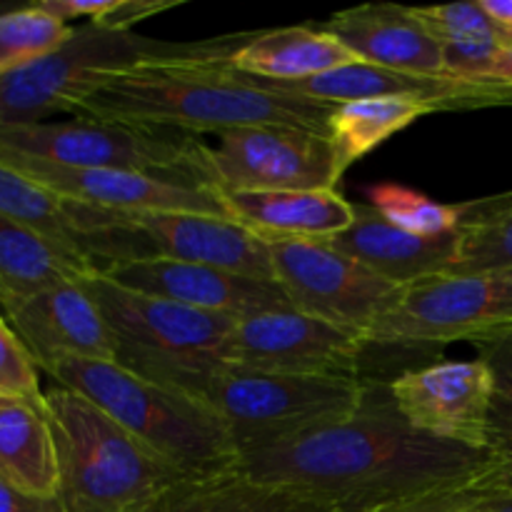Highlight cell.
Returning a JSON list of instances; mask_svg holds the SVG:
<instances>
[{"label":"cell","mask_w":512,"mask_h":512,"mask_svg":"<svg viewBox=\"0 0 512 512\" xmlns=\"http://www.w3.org/2000/svg\"><path fill=\"white\" fill-rule=\"evenodd\" d=\"M460 230L463 228L438 238H420L395 228L370 205H355L353 223L343 233L325 240L390 283L410 288L450 273L458 255Z\"/></svg>","instance_id":"20"},{"label":"cell","mask_w":512,"mask_h":512,"mask_svg":"<svg viewBox=\"0 0 512 512\" xmlns=\"http://www.w3.org/2000/svg\"><path fill=\"white\" fill-rule=\"evenodd\" d=\"M0 478L23 493L58 498V463L45 403L0 395Z\"/></svg>","instance_id":"23"},{"label":"cell","mask_w":512,"mask_h":512,"mask_svg":"<svg viewBox=\"0 0 512 512\" xmlns=\"http://www.w3.org/2000/svg\"><path fill=\"white\" fill-rule=\"evenodd\" d=\"M0 512H63L58 498L23 493L0 478Z\"/></svg>","instance_id":"36"},{"label":"cell","mask_w":512,"mask_h":512,"mask_svg":"<svg viewBox=\"0 0 512 512\" xmlns=\"http://www.w3.org/2000/svg\"><path fill=\"white\" fill-rule=\"evenodd\" d=\"M360 63L415 75H445L443 48L418 8L395 3L358 5L323 25Z\"/></svg>","instance_id":"19"},{"label":"cell","mask_w":512,"mask_h":512,"mask_svg":"<svg viewBox=\"0 0 512 512\" xmlns=\"http://www.w3.org/2000/svg\"><path fill=\"white\" fill-rule=\"evenodd\" d=\"M353 63L360 60L323 28L293 25V28L258 30L225 65L250 78L295 83Z\"/></svg>","instance_id":"22"},{"label":"cell","mask_w":512,"mask_h":512,"mask_svg":"<svg viewBox=\"0 0 512 512\" xmlns=\"http://www.w3.org/2000/svg\"><path fill=\"white\" fill-rule=\"evenodd\" d=\"M133 293L163 298L203 313L243 320L268 310L293 308L275 280H258L213 265L178 260H133L98 270Z\"/></svg>","instance_id":"17"},{"label":"cell","mask_w":512,"mask_h":512,"mask_svg":"<svg viewBox=\"0 0 512 512\" xmlns=\"http://www.w3.org/2000/svg\"><path fill=\"white\" fill-rule=\"evenodd\" d=\"M475 348L493 373L488 445L505 460H512V330L475 340Z\"/></svg>","instance_id":"32"},{"label":"cell","mask_w":512,"mask_h":512,"mask_svg":"<svg viewBox=\"0 0 512 512\" xmlns=\"http://www.w3.org/2000/svg\"><path fill=\"white\" fill-rule=\"evenodd\" d=\"M365 340L298 308L268 310L235 323L230 363L285 375L363 380Z\"/></svg>","instance_id":"13"},{"label":"cell","mask_w":512,"mask_h":512,"mask_svg":"<svg viewBox=\"0 0 512 512\" xmlns=\"http://www.w3.org/2000/svg\"><path fill=\"white\" fill-rule=\"evenodd\" d=\"M0 215L88 260L85 235L68 200L5 163H0Z\"/></svg>","instance_id":"27"},{"label":"cell","mask_w":512,"mask_h":512,"mask_svg":"<svg viewBox=\"0 0 512 512\" xmlns=\"http://www.w3.org/2000/svg\"><path fill=\"white\" fill-rule=\"evenodd\" d=\"M468 510H470V505H468ZM468 510H465V512H468Z\"/></svg>","instance_id":"42"},{"label":"cell","mask_w":512,"mask_h":512,"mask_svg":"<svg viewBox=\"0 0 512 512\" xmlns=\"http://www.w3.org/2000/svg\"><path fill=\"white\" fill-rule=\"evenodd\" d=\"M0 155L33 158L65 168H110L210 185L208 145L173 128L110 120L0 123ZM213 188V185H210Z\"/></svg>","instance_id":"8"},{"label":"cell","mask_w":512,"mask_h":512,"mask_svg":"<svg viewBox=\"0 0 512 512\" xmlns=\"http://www.w3.org/2000/svg\"><path fill=\"white\" fill-rule=\"evenodd\" d=\"M0 395L45 403L38 365L3 315H0Z\"/></svg>","instance_id":"34"},{"label":"cell","mask_w":512,"mask_h":512,"mask_svg":"<svg viewBox=\"0 0 512 512\" xmlns=\"http://www.w3.org/2000/svg\"><path fill=\"white\" fill-rule=\"evenodd\" d=\"M18 8V3H0V13H5V10H13Z\"/></svg>","instance_id":"41"},{"label":"cell","mask_w":512,"mask_h":512,"mask_svg":"<svg viewBox=\"0 0 512 512\" xmlns=\"http://www.w3.org/2000/svg\"><path fill=\"white\" fill-rule=\"evenodd\" d=\"M495 478H498V475H495ZM480 488H483V485H478V488H468V490H453V493L428 495V498L413 500V503L395 505V508L380 510V512H465L468 510V505L473 503L475 493H478Z\"/></svg>","instance_id":"35"},{"label":"cell","mask_w":512,"mask_h":512,"mask_svg":"<svg viewBox=\"0 0 512 512\" xmlns=\"http://www.w3.org/2000/svg\"><path fill=\"white\" fill-rule=\"evenodd\" d=\"M205 173L218 193L335 190L343 178L328 135L285 125H253L218 135Z\"/></svg>","instance_id":"12"},{"label":"cell","mask_w":512,"mask_h":512,"mask_svg":"<svg viewBox=\"0 0 512 512\" xmlns=\"http://www.w3.org/2000/svg\"><path fill=\"white\" fill-rule=\"evenodd\" d=\"M180 0H40L45 13L58 20H85L108 30H130L140 20L173 10Z\"/></svg>","instance_id":"33"},{"label":"cell","mask_w":512,"mask_h":512,"mask_svg":"<svg viewBox=\"0 0 512 512\" xmlns=\"http://www.w3.org/2000/svg\"><path fill=\"white\" fill-rule=\"evenodd\" d=\"M253 33H230L208 40H158L133 30L98 25L73 28L70 38L45 58L0 75V123H45L73 113L108 75L155 63L230 60Z\"/></svg>","instance_id":"4"},{"label":"cell","mask_w":512,"mask_h":512,"mask_svg":"<svg viewBox=\"0 0 512 512\" xmlns=\"http://www.w3.org/2000/svg\"><path fill=\"white\" fill-rule=\"evenodd\" d=\"M243 75V73H240ZM255 88L313 103L343 105L368 98H413L443 110L512 108V80L505 78H455V75H415L385 70L378 65L353 63L295 83H275L243 75Z\"/></svg>","instance_id":"14"},{"label":"cell","mask_w":512,"mask_h":512,"mask_svg":"<svg viewBox=\"0 0 512 512\" xmlns=\"http://www.w3.org/2000/svg\"><path fill=\"white\" fill-rule=\"evenodd\" d=\"M503 485H505V490H508V493L512 495V460H508V468H505Z\"/></svg>","instance_id":"40"},{"label":"cell","mask_w":512,"mask_h":512,"mask_svg":"<svg viewBox=\"0 0 512 512\" xmlns=\"http://www.w3.org/2000/svg\"><path fill=\"white\" fill-rule=\"evenodd\" d=\"M370 208L395 228L420 238H438L463 228L473 203H438L425 193L398 183H380L368 190Z\"/></svg>","instance_id":"29"},{"label":"cell","mask_w":512,"mask_h":512,"mask_svg":"<svg viewBox=\"0 0 512 512\" xmlns=\"http://www.w3.org/2000/svg\"><path fill=\"white\" fill-rule=\"evenodd\" d=\"M483 8L512 38V0H483Z\"/></svg>","instance_id":"38"},{"label":"cell","mask_w":512,"mask_h":512,"mask_svg":"<svg viewBox=\"0 0 512 512\" xmlns=\"http://www.w3.org/2000/svg\"><path fill=\"white\" fill-rule=\"evenodd\" d=\"M90 273V260L0 215V315L28 295Z\"/></svg>","instance_id":"24"},{"label":"cell","mask_w":512,"mask_h":512,"mask_svg":"<svg viewBox=\"0 0 512 512\" xmlns=\"http://www.w3.org/2000/svg\"><path fill=\"white\" fill-rule=\"evenodd\" d=\"M275 280L293 308L368 338L398 308L405 288L335 250L328 240L265 238Z\"/></svg>","instance_id":"11"},{"label":"cell","mask_w":512,"mask_h":512,"mask_svg":"<svg viewBox=\"0 0 512 512\" xmlns=\"http://www.w3.org/2000/svg\"><path fill=\"white\" fill-rule=\"evenodd\" d=\"M505 468H508V463H505ZM505 468L498 478H493L488 485H483V488L475 493L468 512H512V495L503 485Z\"/></svg>","instance_id":"37"},{"label":"cell","mask_w":512,"mask_h":512,"mask_svg":"<svg viewBox=\"0 0 512 512\" xmlns=\"http://www.w3.org/2000/svg\"><path fill=\"white\" fill-rule=\"evenodd\" d=\"M3 318L40 370L65 358L115 363V345L103 310L80 278L18 300Z\"/></svg>","instance_id":"18"},{"label":"cell","mask_w":512,"mask_h":512,"mask_svg":"<svg viewBox=\"0 0 512 512\" xmlns=\"http://www.w3.org/2000/svg\"><path fill=\"white\" fill-rule=\"evenodd\" d=\"M73 28L38 3L18 5L0 13V75L25 68L58 50Z\"/></svg>","instance_id":"30"},{"label":"cell","mask_w":512,"mask_h":512,"mask_svg":"<svg viewBox=\"0 0 512 512\" xmlns=\"http://www.w3.org/2000/svg\"><path fill=\"white\" fill-rule=\"evenodd\" d=\"M365 378L285 375L225 365L205 385L203 400L240 450L300 435L360 408Z\"/></svg>","instance_id":"9"},{"label":"cell","mask_w":512,"mask_h":512,"mask_svg":"<svg viewBox=\"0 0 512 512\" xmlns=\"http://www.w3.org/2000/svg\"><path fill=\"white\" fill-rule=\"evenodd\" d=\"M230 220L260 238L325 240L343 233L355 220V205L335 190H270V193H220Z\"/></svg>","instance_id":"21"},{"label":"cell","mask_w":512,"mask_h":512,"mask_svg":"<svg viewBox=\"0 0 512 512\" xmlns=\"http://www.w3.org/2000/svg\"><path fill=\"white\" fill-rule=\"evenodd\" d=\"M438 113L433 105L413 98H368L335 105L330 118V143L340 170H348L395 133L413 125L418 118Z\"/></svg>","instance_id":"26"},{"label":"cell","mask_w":512,"mask_h":512,"mask_svg":"<svg viewBox=\"0 0 512 512\" xmlns=\"http://www.w3.org/2000/svg\"><path fill=\"white\" fill-rule=\"evenodd\" d=\"M45 373L75 390L190 478L233 473L240 448L223 420L180 390L150 383L118 363L65 358Z\"/></svg>","instance_id":"5"},{"label":"cell","mask_w":512,"mask_h":512,"mask_svg":"<svg viewBox=\"0 0 512 512\" xmlns=\"http://www.w3.org/2000/svg\"><path fill=\"white\" fill-rule=\"evenodd\" d=\"M225 63L228 60H180L108 75L70 115L78 120L173 128L190 135H220L253 125L330 133L335 105L260 90Z\"/></svg>","instance_id":"2"},{"label":"cell","mask_w":512,"mask_h":512,"mask_svg":"<svg viewBox=\"0 0 512 512\" xmlns=\"http://www.w3.org/2000/svg\"><path fill=\"white\" fill-rule=\"evenodd\" d=\"M0 163L48 188L70 203L105 210H165V213H200L230 218L223 195L193 180L163 178L110 168H65L33 158L0 155Z\"/></svg>","instance_id":"15"},{"label":"cell","mask_w":512,"mask_h":512,"mask_svg":"<svg viewBox=\"0 0 512 512\" xmlns=\"http://www.w3.org/2000/svg\"><path fill=\"white\" fill-rule=\"evenodd\" d=\"M390 380H365L345 418L240 450L235 473L260 512H380L438 493L485 485L508 460L493 448L450 443L398 413Z\"/></svg>","instance_id":"1"},{"label":"cell","mask_w":512,"mask_h":512,"mask_svg":"<svg viewBox=\"0 0 512 512\" xmlns=\"http://www.w3.org/2000/svg\"><path fill=\"white\" fill-rule=\"evenodd\" d=\"M70 208L83 230L85 255L95 270L133 260H178L275 280L265 238L230 218L165 210H105L80 203H70Z\"/></svg>","instance_id":"7"},{"label":"cell","mask_w":512,"mask_h":512,"mask_svg":"<svg viewBox=\"0 0 512 512\" xmlns=\"http://www.w3.org/2000/svg\"><path fill=\"white\" fill-rule=\"evenodd\" d=\"M63 512H145L190 478L75 390L45 393Z\"/></svg>","instance_id":"3"},{"label":"cell","mask_w":512,"mask_h":512,"mask_svg":"<svg viewBox=\"0 0 512 512\" xmlns=\"http://www.w3.org/2000/svg\"><path fill=\"white\" fill-rule=\"evenodd\" d=\"M495 78H505V80H512V48L505 50L503 55H500L498 65H495Z\"/></svg>","instance_id":"39"},{"label":"cell","mask_w":512,"mask_h":512,"mask_svg":"<svg viewBox=\"0 0 512 512\" xmlns=\"http://www.w3.org/2000/svg\"><path fill=\"white\" fill-rule=\"evenodd\" d=\"M443 48L445 75L455 78H495L500 55L512 48V38L490 18L483 0L418 8Z\"/></svg>","instance_id":"25"},{"label":"cell","mask_w":512,"mask_h":512,"mask_svg":"<svg viewBox=\"0 0 512 512\" xmlns=\"http://www.w3.org/2000/svg\"><path fill=\"white\" fill-rule=\"evenodd\" d=\"M512 330V270L440 275L405 288L365 338V348L438 350Z\"/></svg>","instance_id":"10"},{"label":"cell","mask_w":512,"mask_h":512,"mask_svg":"<svg viewBox=\"0 0 512 512\" xmlns=\"http://www.w3.org/2000/svg\"><path fill=\"white\" fill-rule=\"evenodd\" d=\"M80 280L103 310L120 368L200 400L210 378L230 363L238 320L133 293L98 270Z\"/></svg>","instance_id":"6"},{"label":"cell","mask_w":512,"mask_h":512,"mask_svg":"<svg viewBox=\"0 0 512 512\" xmlns=\"http://www.w3.org/2000/svg\"><path fill=\"white\" fill-rule=\"evenodd\" d=\"M488 270H512V193L473 203L448 275Z\"/></svg>","instance_id":"28"},{"label":"cell","mask_w":512,"mask_h":512,"mask_svg":"<svg viewBox=\"0 0 512 512\" xmlns=\"http://www.w3.org/2000/svg\"><path fill=\"white\" fill-rule=\"evenodd\" d=\"M145 512H260L258 498L238 473L185 478Z\"/></svg>","instance_id":"31"},{"label":"cell","mask_w":512,"mask_h":512,"mask_svg":"<svg viewBox=\"0 0 512 512\" xmlns=\"http://www.w3.org/2000/svg\"><path fill=\"white\" fill-rule=\"evenodd\" d=\"M388 385L395 408L413 428L450 443L490 448L493 373L483 358L443 360L395 375Z\"/></svg>","instance_id":"16"}]
</instances>
